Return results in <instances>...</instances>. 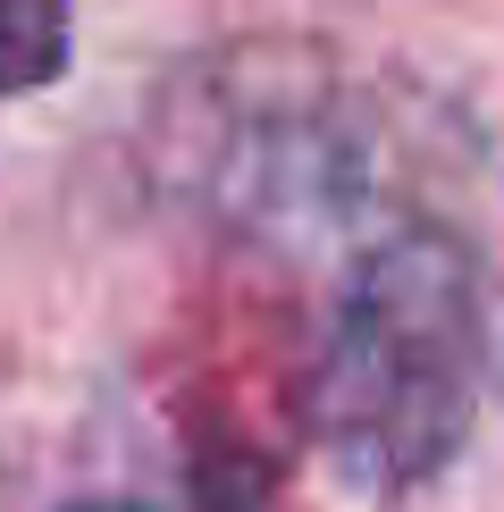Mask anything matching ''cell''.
Masks as SVG:
<instances>
[{
  "label": "cell",
  "instance_id": "obj_1",
  "mask_svg": "<svg viewBox=\"0 0 504 512\" xmlns=\"http://www.w3.org/2000/svg\"><path fill=\"white\" fill-rule=\"evenodd\" d=\"M479 269L437 227L370 244L328 319V353L311 378V429L336 479L362 496L429 487L471 437L479 403Z\"/></svg>",
  "mask_w": 504,
  "mask_h": 512
},
{
  "label": "cell",
  "instance_id": "obj_2",
  "mask_svg": "<svg viewBox=\"0 0 504 512\" xmlns=\"http://www.w3.org/2000/svg\"><path fill=\"white\" fill-rule=\"evenodd\" d=\"M68 68V0H0V93H42Z\"/></svg>",
  "mask_w": 504,
  "mask_h": 512
},
{
  "label": "cell",
  "instance_id": "obj_3",
  "mask_svg": "<svg viewBox=\"0 0 504 512\" xmlns=\"http://www.w3.org/2000/svg\"><path fill=\"white\" fill-rule=\"evenodd\" d=\"M59 512H152V504H126V496H84V504H59Z\"/></svg>",
  "mask_w": 504,
  "mask_h": 512
}]
</instances>
